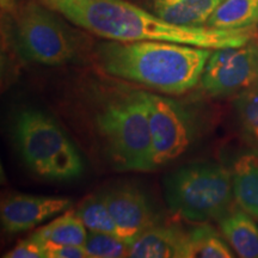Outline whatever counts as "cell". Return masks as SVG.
I'll use <instances>...</instances> for the list:
<instances>
[{
  "label": "cell",
  "mask_w": 258,
  "mask_h": 258,
  "mask_svg": "<svg viewBox=\"0 0 258 258\" xmlns=\"http://www.w3.org/2000/svg\"><path fill=\"white\" fill-rule=\"evenodd\" d=\"M73 24L110 41H160L221 49L252 42L256 27H184L164 21L127 0H40Z\"/></svg>",
  "instance_id": "cell-1"
},
{
  "label": "cell",
  "mask_w": 258,
  "mask_h": 258,
  "mask_svg": "<svg viewBox=\"0 0 258 258\" xmlns=\"http://www.w3.org/2000/svg\"><path fill=\"white\" fill-rule=\"evenodd\" d=\"M212 50L160 41H110L98 44L103 72L169 95H180L201 80Z\"/></svg>",
  "instance_id": "cell-2"
},
{
  "label": "cell",
  "mask_w": 258,
  "mask_h": 258,
  "mask_svg": "<svg viewBox=\"0 0 258 258\" xmlns=\"http://www.w3.org/2000/svg\"><path fill=\"white\" fill-rule=\"evenodd\" d=\"M93 124L116 170H154L146 92L125 85L103 89L96 97Z\"/></svg>",
  "instance_id": "cell-3"
},
{
  "label": "cell",
  "mask_w": 258,
  "mask_h": 258,
  "mask_svg": "<svg viewBox=\"0 0 258 258\" xmlns=\"http://www.w3.org/2000/svg\"><path fill=\"white\" fill-rule=\"evenodd\" d=\"M14 135L22 159L35 175L66 182L84 173L85 166L78 148L46 112L32 108L19 111Z\"/></svg>",
  "instance_id": "cell-4"
},
{
  "label": "cell",
  "mask_w": 258,
  "mask_h": 258,
  "mask_svg": "<svg viewBox=\"0 0 258 258\" xmlns=\"http://www.w3.org/2000/svg\"><path fill=\"white\" fill-rule=\"evenodd\" d=\"M164 198L170 211L185 220H219L234 199L231 171L215 163L182 166L164 179Z\"/></svg>",
  "instance_id": "cell-5"
},
{
  "label": "cell",
  "mask_w": 258,
  "mask_h": 258,
  "mask_svg": "<svg viewBox=\"0 0 258 258\" xmlns=\"http://www.w3.org/2000/svg\"><path fill=\"white\" fill-rule=\"evenodd\" d=\"M43 3L28 0L14 10V36L27 59L61 66L76 59L78 44L72 32Z\"/></svg>",
  "instance_id": "cell-6"
},
{
  "label": "cell",
  "mask_w": 258,
  "mask_h": 258,
  "mask_svg": "<svg viewBox=\"0 0 258 258\" xmlns=\"http://www.w3.org/2000/svg\"><path fill=\"white\" fill-rule=\"evenodd\" d=\"M146 101L153 166L157 169L176 160L188 150L194 127L185 109L172 99L146 92Z\"/></svg>",
  "instance_id": "cell-7"
},
{
  "label": "cell",
  "mask_w": 258,
  "mask_h": 258,
  "mask_svg": "<svg viewBox=\"0 0 258 258\" xmlns=\"http://www.w3.org/2000/svg\"><path fill=\"white\" fill-rule=\"evenodd\" d=\"M256 80L258 46L250 42L241 47L212 50L200 83L208 96L227 97L251 88Z\"/></svg>",
  "instance_id": "cell-8"
},
{
  "label": "cell",
  "mask_w": 258,
  "mask_h": 258,
  "mask_svg": "<svg viewBox=\"0 0 258 258\" xmlns=\"http://www.w3.org/2000/svg\"><path fill=\"white\" fill-rule=\"evenodd\" d=\"M102 194L122 239L127 243L131 244L145 231L158 225L159 217L145 192L137 186L121 184Z\"/></svg>",
  "instance_id": "cell-9"
},
{
  "label": "cell",
  "mask_w": 258,
  "mask_h": 258,
  "mask_svg": "<svg viewBox=\"0 0 258 258\" xmlns=\"http://www.w3.org/2000/svg\"><path fill=\"white\" fill-rule=\"evenodd\" d=\"M71 206L72 201L66 198L12 194L3 200L0 206L2 227L9 234L27 232L69 211Z\"/></svg>",
  "instance_id": "cell-10"
},
{
  "label": "cell",
  "mask_w": 258,
  "mask_h": 258,
  "mask_svg": "<svg viewBox=\"0 0 258 258\" xmlns=\"http://www.w3.org/2000/svg\"><path fill=\"white\" fill-rule=\"evenodd\" d=\"M188 232L173 225H156L129 244L128 257L188 258Z\"/></svg>",
  "instance_id": "cell-11"
},
{
  "label": "cell",
  "mask_w": 258,
  "mask_h": 258,
  "mask_svg": "<svg viewBox=\"0 0 258 258\" xmlns=\"http://www.w3.org/2000/svg\"><path fill=\"white\" fill-rule=\"evenodd\" d=\"M231 177L235 202L258 219V147L245 150L235 157Z\"/></svg>",
  "instance_id": "cell-12"
},
{
  "label": "cell",
  "mask_w": 258,
  "mask_h": 258,
  "mask_svg": "<svg viewBox=\"0 0 258 258\" xmlns=\"http://www.w3.org/2000/svg\"><path fill=\"white\" fill-rule=\"evenodd\" d=\"M243 208L233 209L219 219V227L239 257L258 258V225Z\"/></svg>",
  "instance_id": "cell-13"
},
{
  "label": "cell",
  "mask_w": 258,
  "mask_h": 258,
  "mask_svg": "<svg viewBox=\"0 0 258 258\" xmlns=\"http://www.w3.org/2000/svg\"><path fill=\"white\" fill-rule=\"evenodd\" d=\"M224 0H151L153 12L164 21L184 27H205Z\"/></svg>",
  "instance_id": "cell-14"
},
{
  "label": "cell",
  "mask_w": 258,
  "mask_h": 258,
  "mask_svg": "<svg viewBox=\"0 0 258 258\" xmlns=\"http://www.w3.org/2000/svg\"><path fill=\"white\" fill-rule=\"evenodd\" d=\"M88 228L76 211H66L49 224L42 226L32 233L44 244L84 245L88 238Z\"/></svg>",
  "instance_id": "cell-15"
},
{
  "label": "cell",
  "mask_w": 258,
  "mask_h": 258,
  "mask_svg": "<svg viewBox=\"0 0 258 258\" xmlns=\"http://www.w3.org/2000/svg\"><path fill=\"white\" fill-rule=\"evenodd\" d=\"M206 25L219 29L257 27L258 0H224Z\"/></svg>",
  "instance_id": "cell-16"
},
{
  "label": "cell",
  "mask_w": 258,
  "mask_h": 258,
  "mask_svg": "<svg viewBox=\"0 0 258 258\" xmlns=\"http://www.w3.org/2000/svg\"><path fill=\"white\" fill-rule=\"evenodd\" d=\"M186 232L188 258H232L234 256L224 235L212 226L202 222Z\"/></svg>",
  "instance_id": "cell-17"
},
{
  "label": "cell",
  "mask_w": 258,
  "mask_h": 258,
  "mask_svg": "<svg viewBox=\"0 0 258 258\" xmlns=\"http://www.w3.org/2000/svg\"><path fill=\"white\" fill-rule=\"evenodd\" d=\"M74 211L89 231L114 234L122 239L121 232L110 214L102 192L99 195L86 196Z\"/></svg>",
  "instance_id": "cell-18"
},
{
  "label": "cell",
  "mask_w": 258,
  "mask_h": 258,
  "mask_svg": "<svg viewBox=\"0 0 258 258\" xmlns=\"http://www.w3.org/2000/svg\"><path fill=\"white\" fill-rule=\"evenodd\" d=\"M234 110L243 135L258 147V88H249L237 96Z\"/></svg>",
  "instance_id": "cell-19"
},
{
  "label": "cell",
  "mask_w": 258,
  "mask_h": 258,
  "mask_svg": "<svg viewBox=\"0 0 258 258\" xmlns=\"http://www.w3.org/2000/svg\"><path fill=\"white\" fill-rule=\"evenodd\" d=\"M84 246L91 258H120L129 254V243L117 235L103 232H88Z\"/></svg>",
  "instance_id": "cell-20"
},
{
  "label": "cell",
  "mask_w": 258,
  "mask_h": 258,
  "mask_svg": "<svg viewBox=\"0 0 258 258\" xmlns=\"http://www.w3.org/2000/svg\"><path fill=\"white\" fill-rule=\"evenodd\" d=\"M6 258H47L46 244L34 235L18 241L12 250L4 254Z\"/></svg>",
  "instance_id": "cell-21"
},
{
  "label": "cell",
  "mask_w": 258,
  "mask_h": 258,
  "mask_svg": "<svg viewBox=\"0 0 258 258\" xmlns=\"http://www.w3.org/2000/svg\"><path fill=\"white\" fill-rule=\"evenodd\" d=\"M47 258H86L89 257L84 245L46 244Z\"/></svg>",
  "instance_id": "cell-22"
},
{
  "label": "cell",
  "mask_w": 258,
  "mask_h": 258,
  "mask_svg": "<svg viewBox=\"0 0 258 258\" xmlns=\"http://www.w3.org/2000/svg\"><path fill=\"white\" fill-rule=\"evenodd\" d=\"M2 2L3 12H14V10L17 8L18 0H0Z\"/></svg>",
  "instance_id": "cell-23"
}]
</instances>
